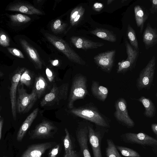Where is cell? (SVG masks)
<instances>
[{"label": "cell", "mask_w": 157, "mask_h": 157, "mask_svg": "<svg viewBox=\"0 0 157 157\" xmlns=\"http://www.w3.org/2000/svg\"><path fill=\"white\" fill-rule=\"evenodd\" d=\"M65 136L63 140L65 154L71 152L73 150V146L69 132L67 128H65Z\"/></svg>", "instance_id": "cell-31"}, {"label": "cell", "mask_w": 157, "mask_h": 157, "mask_svg": "<svg viewBox=\"0 0 157 157\" xmlns=\"http://www.w3.org/2000/svg\"><path fill=\"white\" fill-rule=\"evenodd\" d=\"M90 33L99 38L110 42H114L117 40L116 36L113 32L106 29L97 28Z\"/></svg>", "instance_id": "cell-23"}, {"label": "cell", "mask_w": 157, "mask_h": 157, "mask_svg": "<svg viewBox=\"0 0 157 157\" xmlns=\"http://www.w3.org/2000/svg\"><path fill=\"white\" fill-rule=\"evenodd\" d=\"M151 7L150 9L151 13L154 14L157 12V0H151Z\"/></svg>", "instance_id": "cell-40"}, {"label": "cell", "mask_w": 157, "mask_h": 157, "mask_svg": "<svg viewBox=\"0 0 157 157\" xmlns=\"http://www.w3.org/2000/svg\"><path fill=\"white\" fill-rule=\"evenodd\" d=\"M44 35L47 40L56 48L64 54L70 60L79 64H85V62L65 41L48 33H46Z\"/></svg>", "instance_id": "cell-2"}, {"label": "cell", "mask_w": 157, "mask_h": 157, "mask_svg": "<svg viewBox=\"0 0 157 157\" xmlns=\"http://www.w3.org/2000/svg\"><path fill=\"white\" fill-rule=\"evenodd\" d=\"M9 17L12 24L17 25L26 23L31 20L29 17L20 13L10 15Z\"/></svg>", "instance_id": "cell-28"}, {"label": "cell", "mask_w": 157, "mask_h": 157, "mask_svg": "<svg viewBox=\"0 0 157 157\" xmlns=\"http://www.w3.org/2000/svg\"><path fill=\"white\" fill-rule=\"evenodd\" d=\"M88 128L87 125L79 128L76 136L82 157H91L88 147Z\"/></svg>", "instance_id": "cell-14"}, {"label": "cell", "mask_w": 157, "mask_h": 157, "mask_svg": "<svg viewBox=\"0 0 157 157\" xmlns=\"http://www.w3.org/2000/svg\"><path fill=\"white\" fill-rule=\"evenodd\" d=\"M20 43L29 58L38 68L41 69L42 63L36 49L25 40H21Z\"/></svg>", "instance_id": "cell-19"}, {"label": "cell", "mask_w": 157, "mask_h": 157, "mask_svg": "<svg viewBox=\"0 0 157 157\" xmlns=\"http://www.w3.org/2000/svg\"><path fill=\"white\" fill-rule=\"evenodd\" d=\"M56 127L51 122L43 121L30 132V138L40 139L51 138L56 133Z\"/></svg>", "instance_id": "cell-10"}, {"label": "cell", "mask_w": 157, "mask_h": 157, "mask_svg": "<svg viewBox=\"0 0 157 157\" xmlns=\"http://www.w3.org/2000/svg\"><path fill=\"white\" fill-rule=\"evenodd\" d=\"M127 35L131 44L136 50L139 51L138 41L135 31L128 24L127 27Z\"/></svg>", "instance_id": "cell-29"}, {"label": "cell", "mask_w": 157, "mask_h": 157, "mask_svg": "<svg viewBox=\"0 0 157 157\" xmlns=\"http://www.w3.org/2000/svg\"><path fill=\"white\" fill-rule=\"evenodd\" d=\"M116 53V50H113L99 53L94 57V62L102 70L109 73L113 65Z\"/></svg>", "instance_id": "cell-12"}, {"label": "cell", "mask_w": 157, "mask_h": 157, "mask_svg": "<svg viewBox=\"0 0 157 157\" xmlns=\"http://www.w3.org/2000/svg\"><path fill=\"white\" fill-rule=\"evenodd\" d=\"M6 10L16 11L26 14L42 15L41 11L33 6L28 3L19 2L13 3L8 5Z\"/></svg>", "instance_id": "cell-16"}, {"label": "cell", "mask_w": 157, "mask_h": 157, "mask_svg": "<svg viewBox=\"0 0 157 157\" xmlns=\"http://www.w3.org/2000/svg\"><path fill=\"white\" fill-rule=\"evenodd\" d=\"M54 144L51 142H46L33 144L29 146L21 157H41Z\"/></svg>", "instance_id": "cell-15"}, {"label": "cell", "mask_w": 157, "mask_h": 157, "mask_svg": "<svg viewBox=\"0 0 157 157\" xmlns=\"http://www.w3.org/2000/svg\"><path fill=\"white\" fill-rule=\"evenodd\" d=\"M71 40L76 48L84 50L96 49L104 45L103 43L94 42L80 36H72Z\"/></svg>", "instance_id": "cell-17"}, {"label": "cell", "mask_w": 157, "mask_h": 157, "mask_svg": "<svg viewBox=\"0 0 157 157\" xmlns=\"http://www.w3.org/2000/svg\"><path fill=\"white\" fill-rule=\"evenodd\" d=\"M155 58L153 56L140 73L136 85L138 90L146 89L151 86L155 75Z\"/></svg>", "instance_id": "cell-7"}, {"label": "cell", "mask_w": 157, "mask_h": 157, "mask_svg": "<svg viewBox=\"0 0 157 157\" xmlns=\"http://www.w3.org/2000/svg\"><path fill=\"white\" fill-rule=\"evenodd\" d=\"M66 25L61 21L58 19L55 21L51 25V29L52 31L55 33H59L64 29Z\"/></svg>", "instance_id": "cell-32"}, {"label": "cell", "mask_w": 157, "mask_h": 157, "mask_svg": "<svg viewBox=\"0 0 157 157\" xmlns=\"http://www.w3.org/2000/svg\"><path fill=\"white\" fill-rule=\"evenodd\" d=\"M127 1V0H122L121 1V2L122 3H124V2Z\"/></svg>", "instance_id": "cell-46"}, {"label": "cell", "mask_w": 157, "mask_h": 157, "mask_svg": "<svg viewBox=\"0 0 157 157\" xmlns=\"http://www.w3.org/2000/svg\"><path fill=\"white\" fill-rule=\"evenodd\" d=\"M38 111V108L35 109L26 118L17 134V141H20L22 140L27 130L37 117Z\"/></svg>", "instance_id": "cell-20"}, {"label": "cell", "mask_w": 157, "mask_h": 157, "mask_svg": "<svg viewBox=\"0 0 157 157\" xmlns=\"http://www.w3.org/2000/svg\"><path fill=\"white\" fill-rule=\"evenodd\" d=\"M143 41L146 49L152 47L157 43V30L153 28L148 23L143 36Z\"/></svg>", "instance_id": "cell-18"}, {"label": "cell", "mask_w": 157, "mask_h": 157, "mask_svg": "<svg viewBox=\"0 0 157 157\" xmlns=\"http://www.w3.org/2000/svg\"><path fill=\"white\" fill-rule=\"evenodd\" d=\"M8 51L15 56L24 59V56L22 52L19 49L15 48H7Z\"/></svg>", "instance_id": "cell-35"}, {"label": "cell", "mask_w": 157, "mask_h": 157, "mask_svg": "<svg viewBox=\"0 0 157 157\" xmlns=\"http://www.w3.org/2000/svg\"><path fill=\"white\" fill-rule=\"evenodd\" d=\"M114 1V0H108L107 1V4L108 5H109Z\"/></svg>", "instance_id": "cell-44"}, {"label": "cell", "mask_w": 157, "mask_h": 157, "mask_svg": "<svg viewBox=\"0 0 157 157\" xmlns=\"http://www.w3.org/2000/svg\"><path fill=\"white\" fill-rule=\"evenodd\" d=\"M125 45L127 58L119 62L117 69V73H124L135 66L139 55V51L134 49L126 40Z\"/></svg>", "instance_id": "cell-11"}, {"label": "cell", "mask_w": 157, "mask_h": 157, "mask_svg": "<svg viewBox=\"0 0 157 157\" xmlns=\"http://www.w3.org/2000/svg\"><path fill=\"white\" fill-rule=\"evenodd\" d=\"M88 94L86 77L81 75L75 78L72 82L69 96V108H73L74 102L77 100L83 99Z\"/></svg>", "instance_id": "cell-6"}, {"label": "cell", "mask_w": 157, "mask_h": 157, "mask_svg": "<svg viewBox=\"0 0 157 157\" xmlns=\"http://www.w3.org/2000/svg\"><path fill=\"white\" fill-rule=\"evenodd\" d=\"M58 60H55L52 61V64L53 66H55L57 65L58 64Z\"/></svg>", "instance_id": "cell-43"}, {"label": "cell", "mask_w": 157, "mask_h": 157, "mask_svg": "<svg viewBox=\"0 0 157 157\" xmlns=\"http://www.w3.org/2000/svg\"></svg>", "instance_id": "cell-47"}, {"label": "cell", "mask_w": 157, "mask_h": 157, "mask_svg": "<svg viewBox=\"0 0 157 157\" xmlns=\"http://www.w3.org/2000/svg\"><path fill=\"white\" fill-rule=\"evenodd\" d=\"M47 85V83L43 77L40 76L36 78L33 89L36 91L37 98H39L44 93Z\"/></svg>", "instance_id": "cell-25"}, {"label": "cell", "mask_w": 157, "mask_h": 157, "mask_svg": "<svg viewBox=\"0 0 157 157\" xmlns=\"http://www.w3.org/2000/svg\"><path fill=\"white\" fill-rule=\"evenodd\" d=\"M25 68H21L17 71L12 77L11 86L10 89V96L11 104V111L13 119L17 118V88L19 83L21 76L25 71Z\"/></svg>", "instance_id": "cell-13"}, {"label": "cell", "mask_w": 157, "mask_h": 157, "mask_svg": "<svg viewBox=\"0 0 157 157\" xmlns=\"http://www.w3.org/2000/svg\"><path fill=\"white\" fill-rule=\"evenodd\" d=\"M3 75V73L0 71V77H2Z\"/></svg>", "instance_id": "cell-45"}, {"label": "cell", "mask_w": 157, "mask_h": 157, "mask_svg": "<svg viewBox=\"0 0 157 157\" xmlns=\"http://www.w3.org/2000/svg\"><path fill=\"white\" fill-rule=\"evenodd\" d=\"M84 8L81 6L74 8L71 11L70 16V22L74 26L79 21L85 12Z\"/></svg>", "instance_id": "cell-26"}, {"label": "cell", "mask_w": 157, "mask_h": 157, "mask_svg": "<svg viewBox=\"0 0 157 157\" xmlns=\"http://www.w3.org/2000/svg\"><path fill=\"white\" fill-rule=\"evenodd\" d=\"M17 89L18 97L17 99L16 109L19 113L28 112L32 108L37 97L33 89L30 94H28L23 86L18 85Z\"/></svg>", "instance_id": "cell-4"}, {"label": "cell", "mask_w": 157, "mask_h": 157, "mask_svg": "<svg viewBox=\"0 0 157 157\" xmlns=\"http://www.w3.org/2000/svg\"><path fill=\"white\" fill-rule=\"evenodd\" d=\"M31 82V78L30 73L28 70H25L21 76L19 82L20 85L29 86L30 85Z\"/></svg>", "instance_id": "cell-33"}, {"label": "cell", "mask_w": 157, "mask_h": 157, "mask_svg": "<svg viewBox=\"0 0 157 157\" xmlns=\"http://www.w3.org/2000/svg\"><path fill=\"white\" fill-rule=\"evenodd\" d=\"M151 129L155 135H157V124L156 123H153L151 124Z\"/></svg>", "instance_id": "cell-41"}, {"label": "cell", "mask_w": 157, "mask_h": 157, "mask_svg": "<svg viewBox=\"0 0 157 157\" xmlns=\"http://www.w3.org/2000/svg\"><path fill=\"white\" fill-rule=\"evenodd\" d=\"M137 100L144 106L145 110L144 114L146 117L152 118L155 116L156 112V107L150 98L142 96Z\"/></svg>", "instance_id": "cell-22"}, {"label": "cell", "mask_w": 157, "mask_h": 157, "mask_svg": "<svg viewBox=\"0 0 157 157\" xmlns=\"http://www.w3.org/2000/svg\"><path fill=\"white\" fill-rule=\"evenodd\" d=\"M107 147L105 149L106 157H122L118 152L113 141L109 139H106Z\"/></svg>", "instance_id": "cell-27"}, {"label": "cell", "mask_w": 157, "mask_h": 157, "mask_svg": "<svg viewBox=\"0 0 157 157\" xmlns=\"http://www.w3.org/2000/svg\"><path fill=\"white\" fill-rule=\"evenodd\" d=\"M120 137L121 140L125 143L151 147L156 155L157 154V140L145 133L126 132L121 134Z\"/></svg>", "instance_id": "cell-3"}, {"label": "cell", "mask_w": 157, "mask_h": 157, "mask_svg": "<svg viewBox=\"0 0 157 157\" xmlns=\"http://www.w3.org/2000/svg\"><path fill=\"white\" fill-rule=\"evenodd\" d=\"M134 10L136 24L140 28V33H141L144 29V22L147 17L140 6H136L134 7Z\"/></svg>", "instance_id": "cell-24"}, {"label": "cell", "mask_w": 157, "mask_h": 157, "mask_svg": "<svg viewBox=\"0 0 157 157\" xmlns=\"http://www.w3.org/2000/svg\"><path fill=\"white\" fill-rule=\"evenodd\" d=\"M46 74L49 81L50 82L53 81L54 76L52 71L48 68L46 69Z\"/></svg>", "instance_id": "cell-38"}, {"label": "cell", "mask_w": 157, "mask_h": 157, "mask_svg": "<svg viewBox=\"0 0 157 157\" xmlns=\"http://www.w3.org/2000/svg\"><path fill=\"white\" fill-rule=\"evenodd\" d=\"M10 39L8 35L4 32H0V45L6 47L10 46Z\"/></svg>", "instance_id": "cell-34"}, {"label": "cell", "mask_w": 157, "mask_h": 157, "mask_svg": "<svg viewBox=\"0 0 157 157\" xmlns=\"http://www.w3.org/2000/svg\"><path fill=\"white\" fill-rule=\"evenodd\" d=\"M91 90L94 96L102 101L106 100L109 93L107 88L100 85L98 82L95 81H92Z\"/></svg>", "instance_id": "cell-21"}, {"label": "cell", "mask_w": 157, "mask_h": 157, "mask_svg": "<svg viewBox=\"0 0 157 157\" xmlns=\"http://www.w3.org/2000/svg\"><path fill=\"white\" fill-rule=\"evenodd\" d=\"M114 116L117 121L128 128L134 127L135 123L129 116L125 100L122 98L117 99L115 103Z\"/></svg>", "instance_id": "cell-8"}, {"label": "cell", "mask_w": 157, "mask_h": 157, "mask_svg": "<svg viewBox=\"0 0 157 157\" xmlns=\"http://www.w3.org/2000/svg\"><path fill=\"white\" fill-rule=\"evenodd\" d=\"M70 112L77 116L94 123L97 126L108 129L110 127L109 119L93 105L72 108Z\"/></svg>", "instance_id": "cell-1"}, {"label": "cell", "mask_w": 157, "mask_h": 157, "mask_svg": "<svg viewBox=\"0 0 157 157\" xmlns=\"http://www.w3.org/2000/svg\"><path fill=\"white\" fill-rule=\"evenodd\" d=\"M68 90V84L67 83H64L59 86L54 85L50 91L42 99L40 105L44 107L56 103H58L63 100H66L67 98Z\"/></svg>", "instance_id": "cell-9"}, {"label": "cell", "mask_w": 157, "mask_h": 157, "mask_svg": "<svg viewBox=\"0 0 157 157\" xmlns=\"http://www.w3.org/2000/svg\"><path fill=\"white\" fill-rule=\"evenodd\" d=\"M116 147L124 156L127 157H141L140 155L135 150L125 147L116 145Z\"/></svg>", "instance_id": "cell-30"}, {"label": "cell", "mask_w": 157, "mask_h": 157, "mask_svg": "<svg viewBox=\"0 0 157 157\" xmlns=\"http://www.w3.org/2000/svg\"><path fill=\"white\" fill-rule=\"evenodd\" d=\"M3 121L2 119L0 120V140L1 137L2 130L3 124Z\"/></svg>", "instance_id": "cell-42"}, {"label": "cell", "mask_w": 157, "mask_h": 157, "mask_svg": "<svg viewBox=\"0 0 157 157\" xmlns=\"http://www.w3.org/2000/svg\"><path fill=\"white\" fill-rule=\"evenodd\" d=\"M60 145L58 144L53 148L48 153V157H56L59 153Z\"/></svg>", "instance_id": "cell-36"}, {"label": "cell", "mask_w": 157, "mask_h": 157, "mask_svg": "<svg viewBox=\"0 0 157 157\" xmlns=\"http://www.w3.org/2000/svg\"><path fill=\"white\" fill-rule=\"evenodd\" d=\"M104 4L100 2H96L93 6V10L97 12H100L104 8Z\"/></svg>", "instance_id": "cell-37"}, {"label": "cell", "mask_w": 157, "mask_h": 157, "mask_svg": "<svg viewBox=\"0 0 157 157\" xmlns=\"http://www.w3.org/2000/svg\"><path fill=\"white\" fill-rule=\"evenodd\" d=\"M88 139L91 146L93 157H102L101 145L102 141L108 129L97 126L94 129L93 125H87Z\"/></svg>", "instance_id": "cell-5"}, {"label": "cell", "mask_w": 157, "mask_h": 157, "mask_svg": "<svg viewBox=\"0 0 157 157\" xmlns=\"http://www.w3.org/2000/svg\"><path fill=\"white\" fill-rule=\"evenodd\" d=\"M64 157H82L80 154L76 151L73 150L71 152L65 154Z\"/></svg>", "instance_id": "cell-39"}]
</instances>
